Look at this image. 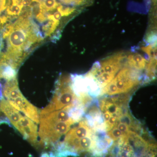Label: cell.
<instances>
[{
	"label": "cell",
	"mask_w": 157,
	"mask_h": 157,
	"mask_svg": "<svg viewBox=\"0 0 157 157\" xmlns=\"http://www.w3.org/2000/svg\"><path fill=\"white\" fill-rule=\"evenodd\" d=\"M106 157H157V144L145 131L130 132L113 141Z\"/></svg>",
	"instance_id": "obj_1"
},
{
	"label": "cell",
	"mask_w": 157,
	"mask_h": 157,
	"mask_svg": "<svg viewBox=\"0 0 157 157\" xmlns=\"http://www.w3.org/2000/svg\"><path fill=\"white\" fill-rule=\"evenodd\" d=\"M127 53L120 52L107 57L101 62H96L88 73L101 89L105 87L126 64Z\"/></svg>",
	"instance_id": "obj_2"
},
{
	"label": "cell",
	"mask_w": 157,
	"mask_h": 157,
	"mask_svg": "<svg viewBox=\"0 0 157 157\" xmlns=\"http://www.w3.org/2000/svg\"><path fill=\"white\" fill-rule=\"evenodd\" d=\"M141 81H143V78L140 71L124 67L112 81L102 89L100 96H112L128 92Z\"/></svg>",
	"instance_id": "obj_3"
},
{
	"label": "cell",
	"mask_w": 157,
	"mask_h": 157,
	"mask_svg": "<svg viewBox=\"0 0 157 157\" xmlns=\"http://www.w3.org/2000/svg\"><path fill=\"white\" fill-rule=\"evenodd\" d=\"M79 100L72 89L70 77L61 76L57 82L53 98L48 106L42 109L40 115L64 108L70 109Z\"/></svg>",
	"instance_id": "obj_4"
},
{
	"label": "cell",
	"mask_w": 157,
	"mask_h": 157,
	"mask_svg": "<svg viewBox=\"0 0 157 157\" xmlns=\"http://www.w3.org/2000/svg\"><path fill=\"white\" fill-rule=\"evenodd\" d=\"M128 98L105 97L99 103L106 132L111 130L116 124L120 118L128 110Z\"/></svg>",
	"instance_id": "obj_5"
},
{
	"label": "cell",
	"mask_w": 157,
	"mask_h": 157,
	"mask_svg": "<svg viewBox=\"0 0 157 157\" xmlns=\"http://www.w3.org/2000/svg\"><path fill=\"white\" fill-rule=\"evenodd\" d=\"M72 122H52L40 120L39 135L41 144L45 148L52 147L51 152L48 157H51L59 143V140L64 135H66L74 124Z\"/></svg>",
	"instance_id": "obj_6"
},
{
	"label": "cell",
	"mask_w": 157,
	"mask_h": 157,
	"mask_svg": "<svg viewBox=\"0 0 157 157\" xmlns=\"http://www.w3.org/2000/svg\"><path fill=\"white\" fill-rule=\"evenodd\" d=\"M15 128L25 140H28L33 145H36L38 132L37 126L35 122L26 116H22Z\"/></svg>",
	"instance_id": "obj_7"
},
{
	"label": "cell",
	"mask_w": 157,
	"mask_h": 157,
	"mask_svg": "<svg viewBox=\"0 0 157 157\" xmlns=\"http://www.w3.org/2000/svg\"><path fill=\"white\" fill-rule=\"evenodd\" d=\"M8 101L15 109L21 111L35 123L39 124V116L37 108L23 96L18 97L13 101Z\"/></svg>",
	"instance_id": "obj_8"
},
{
	"label": "cell",
	"mask_w": 157,
	"mask_h": 157,
	"mask_svg": "<svg viewBox=\"0 0 157 157\" xmlns=\"http://www.w3.org/2000/svg\"><path fill=\"white\" fill-rule=\"evenodd\" d=\"M0 109L5 113L12 125L16 128L17 123L22 117L18 110L4 98H2L0 100Z\"/></svg>",
	"instance_id": "obj_9"
},
{
	"label": "cell",
	"mask_w": 157,
	"mask_h": 157,
	"mask_svg": "<svg viewBox=\"0 0 157 157\" xmlns=\"http://www.w3.org/2000/svg\"><path fill=\"white\" fill-rule=\"evenodd\" d=\"M149 60L138 52L127 53L126 67L140 71L146 69Z\"/></svg>",
	"instance_id": "obj_10"
},
{
	"label": "cell",
	"mask_w": 157,
	"mask_h": 157,
	"mask_svg": "<svg viewBox=\"0 0 157 157\" xmlns=\"http://www.w3.org/2000/svg\"><path fill=\"white\" fill-rule=\"evenodd\" d=\"M3 95L8 101H13L22 96L18 88L17 78L6 82L3 88Z\"/></svg>",
	"instance_id": "obj_11"
},
{
	"label": "cell",
	"mask_w": 157,
	"mask_h": 157,
	"mask_svg": "<svg viewBox=\"0 0 157 157\" xmlns=\"http://www.w3.org/2000/svg\"><path fill=\"white\" fill-rule=\"evenodd\" d=\"M65 6L71 7H78L83 9L92 5L94 0H58Z\"/></svg>",
	"instance_id": "obj_12"
},
{
	"label": "cell",
	"mask_w": 157,
	"mask_h": 157,
	"mask_svg": "<svg viewBox=\"0 0 157 157\" xmlns=\"http://www.w3.org/2000/svg\"><path fill=\"white\" fill-rule=\"evenodd\" d=\"M59 5L56 0H43L40 3V7L42 10L47 12L57 9Z\"/></svg>",
	"instance_id": "obj_13"
},
{
	"label": "cell",
	"mask_w": 157,
	"mask_h": 157,
	"mask_svg": "<svg viewBox=\"0 0 157 157\" xmlns=\"http://www.w3.org/2000/svg\"><path fill=\"white\" fill-rule=\"evenodd\" d=\"M57 9V11L61 13L62 17H68L71 14L76 13V11L77 10L76 7L63 6L60 4H59Z\"/></svg>",
	"instance_id": "obj_14"
},
{
	"label": "cell",
	"mask_w": 157,
	"mask_h": 157,
	"mask_svg": "<svg viewBox=\"0 0 157 157\" xmlns=\"http://www.w3.org/2000/svg\"><path fill=\"white\" fill-rule=\"evenodd\" d=\"M23 6L22 4H11V6H7L6 12L8 16L19 15Z\"/></svg>",
	"instance_id": "obj_15"
},
{
	"label": "cell",
	"mask_w": 157,
	"mask_h": 157,
	"mask_svg": "<svg viewBox=\"0 0 157 157\" xmlns=\"http://www.w3.org/2000/svg\"><path fill=\"white\" fill-rule=\"evenodd\" d=\"M107 132H108L107 135L113 141L117 140L118 139H119L120 138L124 135V134L118 129L116 127H113L111 130Z\"/></svg>",
	"instance_id": "obj_16"
},
{
	"label": "cell",
	"mask_w": 157,
	"mask_h": 157,
	"mask_svg": "<svg viewBox=\"0 0 157 157\" xmlns=\"http://www.w3.org/2000/svg\"><path fill=\"white\" fill-rule=\"evenodd\" d=\"M8 5L6 4V0H0V12L6 10Z\"/></svg>",
	"instance_id": "obj_17"
},
{
	"label": "cell",
	"mask_w": 157,
	"mask_h": 157,
	"mask_svg": "<svg viewBox=\"0 0 157 157\" xmlns=\"http://www.w3.org/2000/svg\"><path fill=\"white\" fill-rule=\"evenodd\" d=\"M53 17H54L55 19L57 21H59L62 18V17L61 14L59 12V11H56L55 12L54 14H53Z\"/></svg>",
	"instance_id": "obj_18"
},
{
	"label": "cell",
	"mask_w": 157,
	"mask_h": 157,
	"mask_svg": "<svg viewBox=\"0 0 157 157\" xmlns=\"http://www.w3.org/2000/svg\"><path fill=\"white\" fill-rule=\"evenodd\" d=\"M1 87H2V86H1V84H0V96L1 95V94H2V92H1Z\"/></svg>",
	"instance_id": "obj_19"
},
{
	"label": "cell",
	"mask_w": 157,
	"mask_h": 157,
	"mask_svg": "<svg viewBox=\"0 0 157 157\" xmlns=\"http://www.w3.org/2000/svg\"><path fill=\"white\" fill-rule=\"evenodd\" d=\"M2 53V54L3 55H4V56H5V55H4V54H2V53ZM5 57H6V56H5ZM6 58H7V57H6ZM8 59H9V58H8ZM13 61H14V60H13ZM15 62V63H16V62ZM17 65H18V66H19V65H18V64H17Z\"/></svg>",
	"instance_id": "obj_20"
}]
</instances>
